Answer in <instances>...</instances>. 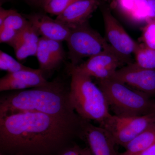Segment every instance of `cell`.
<instances>
[{
    "instance_id": "obj_1",
    "label": "cell",
    "mask_w": 155,
    "mask_h": 155,
    "mask_svg": "<svg viewBox=\"0 0 155 155\" xmlns=\"http://www.w3.org/2000/svg\"><path fill=\"white\" fill-rule=\"evenodd\" d=\"M79 121L38 113L0 117L1 155H57L77 137Z\"/></svg>"
},
{
    "instance_id": "obj_2",
    "label": "cell",
    "mask_w": 155,
    "mask_h": 155,
    "mask_svg": "<svg viewBox=\"0 0 155 155\" xmlns=\"http://www.w3.org/2000/svg\"><path fill=\"white\" fill-rule=\"evenodd\" d=\"M69 86L60 79L45 86L2 93L0 117L21 112H38L77 122L80 118L72 107Z\"/></svg>"
},
{
    "instance_id": "obj_3",
    "label": "cell",
    "mask_w": 155,
    "mask_h": 155,
    "mask_svg": "<svg viewBox=\"0 0 155 155\" xmlns=\"http://www.w3.org/2000/svg\"><path fill=\"white\" fill-rule=\"evenodd\" d=\"M67 69L71 77L69 100L75 112L81 119L101 125L111 115L102 91L88 75Z\"/></svg>"
},
{
    "instance_id": "obj_4",
    "label": "cell",
    "mask_w": 155,
    "mask_h": 155,
    "mask_svg": "<svg viewBox=\"0 0 155 155\" xmlns=\"http://www.w3.org/2000/svg\"><path fill=\"white\" fill-rule=\"evenodd\" d=\"M97 81L114 115L131 117L151 113L155 102L149 96L112 78Z\"/></svg>"
},
{
    "instance_id": "obj_5",
    "label": "cell",
    "mask_w": 155,
    "mask_h": 155,
    "mask_svg": "<svg viewBox=\"0 0 155 155\" xmlns=\"http://www.w3.org/2000/svg\"><path fill=\"white\" fill-rule=\"evenodd\" d=\"M66 41L70 65L76 66L85 58L99 54L110 46L105 39L89 26L87 22L71 27Z\"/></svg>"
},
{
    "instance_id": "obj_6",
    "label": "cell",
    "mask_w": 155,
    "mask_h": 155,
    "mask_svg": "<svg viewBox=\"0 0 155 155\" xmlns=\"http://www.w3.org/2000/svg\"><path fill=\"white\" fill-rule=\"evenodd\" d=\"M155 125V114L121 117L112 115L100 126L110 133L116 144L124 147L136 137Z\"/></svg>"
},
{
    "instance_id": "obj_7",
    "label": "cell",
    "mask_w": 155,
    "mask_h": 155,
    "mask_svg": "<svg viewBox=\"0 0 155 155\" xmlns=\"http://www.w3.org/2000/svg\"><path fill=\"white\" fill-rule=\"evenodd\" d=\"M130 64L119 55L110 45L99 54L89 58L76 66L69 64L67 68L95 78L97 80L111 78L116 70Z\"/></svg>"
},
{
    "instance_id": "obj_8",
    "label": "cell",
    "mask_w": 155,
    "mask_h": 155,
    "mask_svg": "<svg viewBox=\"0 0 155 155\" xmlns=\"http://www.w3.org/2000/svg\"><path fill=\"white\" fill-rule=\"evenodd\" d=\"M77 137L83 140L91 155H119L110 133L104 127L97 126L80 118Z\"/></svg>"
},
{
    "instance_id": "obj_9",
    "label": "cell",
    "mask_w": 155,
    "mask_h": 155,
    "mask_svg": "<svg viewBox=\"0 0 155 155\" xmlns=\"http://www.w3.org/2000/svg\"><path fill=\"white\" fill-rule=\"evenodd\" d=\"M102 14L107 41L119 55L132 63L130 57L138 43L130 37L109 9H103Z\"/></svg>"
},
{
    "instance_id": "obj_10",
    "label": "cell",
    "mask_w": 155,
    "mask_h": 155,
    "mask_svg": "<svg viewBox=\"0 0 155 155\" xmlns=\"http://www.w3.org/2000/svg\"><path fill=\"white\" fill-rule=\"evenodd\" d=\"M111 78L150 97L155 95V69L143 68L131 63L116 70Z\"/></svg>"
},
{
    "instance_id": "obj_11",
    "label": "cell",
    "mask_w": 155,
    "mask_h": 155,
    "mask_svg": "<svg viewBox=\"0 0 155 155\" xmlns=\"http://www.w3.org/2000/svg\"><path fill=\"white\" fill-rule=\"evenodd\" d=\"M49 82L40 69L8 73L0 79V91L24 90L45 86Z\"/></svg>"
},
{
    "instance_id": "obj_12",
    "label": "cell",
    "mask_w": 155,
    "mask_h": 155,
    "mask_svg": "<svg viewBox=\"0 0 155 155\" xmlns=\"http://www.w3.org/2000/svg\"><path fill=\"white\" fill-rule=\"evenodd\" d=\"M23 15L42 37L61 42L67 40L71 30L68 25L42 13Z\"/></svg>"
},
{
    "instance_id": "obj_13",
    "label": "cell",
    "mask_w": 155,
    "mask_h": 155,
    "mask_svg": "<svg viewBox=\"0 0 155 155\" xmlns=\"http://www.w3.org/2000/svg\"><path fill=\"white\" fill-rule=\"evenodd\" d=\"M99 5V0H78L56 17L71 28L87 22Z\"/></svg>"
},
{
    "instance_id": "obj_14",
    "label": "cell",
    "mask_w": 155,
    "mask_h": 155,
    "mask_svg": "<svg viewBox=\"0 0 155 155\" xmlns=\"http://www.w3.org/2000/svg\"><path fill=\"white\" fill-rule=\"evenodd\" d=\"M118 8L134 24H146L155 18L146 0H117Z\"/></svg>"
},
{
    "instance_id": "obj_15",
    "label": "cell",
    "mask_w": 155,
    "mask_h": 155,
    "mask_svg": "<svg viewBox=\"0 0 155 155\" xmlns=\"http://www.w3.org/2000/svg\"><path fill=\"white\" fill-rule=\"evenodd\" d=\"M155 143V125L149 127L124 147V154L133 155L143 151Z\"/></svg>"
},
{
    "instance_id": "obj_16",
    "label": "cell",
    "mask_w": 155,
    "mask_h": 155,
    "mask_svg": "<svg viewBox=\"0 0 155 155\" xmlns=\"http://www.w3.org/2000/svg\"><path fill=\"white\" fill-rule=\"evenodd\" d=\"M35 56L39 64V69L43 72L44 75L54 71L58 66L49 49L47 39L42 37L39 40Z\"/></svg>"
},
{
    "instance_id": "obj_17",
    "label": "cell",
    "mask_w": 155,
    "mask_h": 155,
    "mask_svg": "<svg viewBox=\"0 0 155 155\" xmlns=\"http://www.w3.org/2000/svg\"><path fill=\"white\" fill-rule=\"evenodd\" d=\"M134 54L136 64L143 68L155 69V49L138 44Z\"/></svg>"
},
{
    "instance_id": "obj_18",
    "label": "cell",
    "mask_w": 155,
    "mask_h": 155,
    "mask_svg": "<svg viewBox=\"0 0 155 155\" xmlns=\"http://www.w3.org/2000/svg\"><path fill=\"white\" fill-rule=\"evenodd\" d=\"M0 69L7 71L8 73H13L23 70H31L34 69L24 66L8 54L1 51Z\"/></svg>"
},
{
    "instance_id": "obj_19",
    "label": "cell",
    "mask_w": 155,
    "mask_h": 155,
    "mask_svg": "<svg viewBox=\"0 0 155 155\" xmlns=\"http://www.w3.org/2000/svg\"><path fill=\"white\" fill-rule=\"evenodd\" d=\"M8 45L14 48L17 59L23 61L30 56L36 55L38 43L17 42Z\"/></svg>"
},
{
    "instance_id": "obj_20",
    "label": "cell",
    "mask_w": 155,
    "mask_h": 155,
    "mask_svg": "<svg viewBox=\"0 0 155 155\" xmlns=\"http://www.w3.org/2000/svg\"><path fill=\"white\" fill-rule=\"evenodd\" d=\"M28 22V20L23 14H19L15 10L5 19L0 27L3 26L18 31L24 28Z\"/></svg>"
},
{
    "instance_id": "obj_21",
    "label": "cell",
    "mask_w": 155,
    "mask_h": 155,
    "mask_svg": "<svg viewBox=\"0 0 155 155\" xmlns=\"http://www.w3.org/2000/svg\"><path fill=\"white\" fill-rule=\"evenodd\" d=\"M141 39L144 45L155 49V18L150 19L145 25Z\"/></svg>"
},
{
    "instance_id": "obj_22",
    "label": "cell",
    "mask_w": 155,
    "mask_h": 155,
    "mask_svg": "<svg viewBox=\"0 0 155 155\" xmlns=\"http://www.w3.org/2000/svg\"><path fill=\"white\" fill-rule=\"evenodd\" d=\"M77 1L78 0H50L43 8L46 13L58 16L72 3Z\"/></svg>"
},
{
    "instance_id": "obj_23",
    "label": "cell",
    "mask_w": 155,
    "mask_h": 155,
    "mask_svg": "<svg viewBox=\"0 0 155 155\" xmlns=\"http://www.w3.org/2000/svg\"><path fill=\"white\" fill-rule=\"evenodd\" d=\"M47 40L49 49L52 56L56 63L59 65L65 58V53L62 42L48 39H47Z\"/></svg>"
},
{
    "instance_id": "obj_24",
    "label": "cell",
    "mask_w": 155,
    "mask_h": 155,
    "mask_svg": "<svg viewBox=\"0 0 155 155\" xmlns=\"http://www.w3.org/2000/svg\"><path fill=\"white\" fill-rule=\"evenodd\" d=\"M17 32L18 31L11 28L0 27V42L8 44L15 38Z\"/></svg>"
},
{
    "instance_id": "obj_25",
    "label": "cell",
    "mask_w": 155,
    "mask_h": 155,
    "mask_svg": "<svg viewBox=\"0 0 155 155\" xmlns=\"http://www.w3.org/2000/svg\"><path fill=\"white\" fill-rule=\"evenodd\" d=\"M15 11V10H7L2 7H0V26L2 25L5 19Z\"/></svg>"
},
{
    "instance_id": "obj_26",
    "label": "cell",
    "mask_w": 155,
    "mask_h": 155,
    "mask_svg": "<svg viewBox=\"0 0 155 155\" xmlns=\"http://www.w3.org/2000/svg\"><path fill=\"white\" fill-rule=\"evenodd\" d=\"M119 155H127L124 154L122 153H119ZM133 155H155V143L147 149L144 150L141 152L136 154Z\"/></svg>"
},
{
    "instance_id": "obj_27",
    "label": "cell",
    "mask_w": 155,
    "mask_h": 155,
    "mask_svg": "<svg viewBox=\"0 0 155 155\" xmlns=\"http://www.w3.org/2000/svg\"><path fill=\"white\" fill-rule=\"evenodd\" d=\"M31 5L35 6V7H42L43 0H25Z\"/></svg>"
},
{
    "instance_id": "obj_28",
    "label": "cell",
    "mask_w": 155,
    "mask_h": 155,
    "mask_svg": "<svg viewBox=\"0 0 155 155\" xmlns=\"http://www.w3.org/2000/svg\"><path fill=\"white\" fill-rule=\"evenodd\" d=\"M146 1L153 13L155 18V0H146Z\"/></svg>"
},
{
    "instance_id": "obj_29",
    "label": "cell",
    "mask_w": 155,
    "mask_h": 155,
    "mask_svg": "<svg viewBox=\"0 0 155 155\" xmlns=\"http://www.w3.org/2000/svg\"><path fill=\"white\" fill-rule=\"evenodd\" d=\"M11 0H0V6L2 7L3 5L11 2Z\"/></svg>"
},
{
    "instance_id": "obj_30",
    "label": "cell",
    "mask_w": 155,
    "mask_h": 155,
    "mask_svg": "<svg viewBox=\"0 0 155 155\" xmlns=\"http://www.w3.org/2000/svg\"><path fill=\"white\" fill-rule=\"evenodd\" d=\"M50 0H43L42 4V8H43L45 5H47L49 2Z\"/></svg>"
},
{
    "instance_id": "obj_31",
    "label": "cell",
    "mask_w": 155,
    "mask_h": 155,
    "mask_svg": "<svg viewBox=\"0 0 155 155\" xmlns=\"http://www.w3.org/2000/svg\"><path fill=\"white\" fill-rule=\"evenodd\" d=\"M151 113H152V114H155V103L154 104L153 106L152 110Z\"/></svg>"
}]
</instances>
